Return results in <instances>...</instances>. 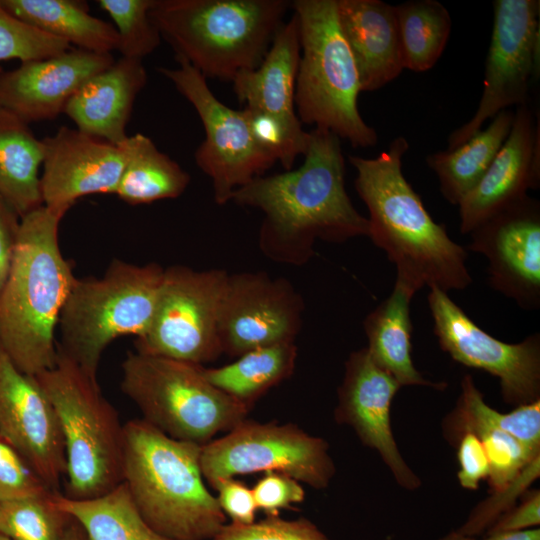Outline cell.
Returning a JSON list of instances; mask_svg holds the SVG:
<instances>
[{"mask_svg":"<svg viewBox=\"0 0 540 540\" xmlns=\"http://www.w3.org/2000/svg\"><path fill=\"white\" fill-rule=\"evenodd\" d=\"M119 146L126 160L115 194L124 202L139 205L174 199L187 189L189 173L161 152L151 138L137 133Z\"/></svg>","mask_w":540,"mask_h":540,"instance_id":"f1b7e54d","label":"cell"},{"mask_svg":"<svg viewBox=\"0 0 540 540\" xmlns=\"http://www.w3.org/2000/svg\"><path fill=\"white\" fill-rule=\"evenodd\" d=\"M427 299L439 346L454 361L497 377L509 405L540 399L539 333L506 343L474 323L446 292L430 288Z\"/></svg>","mask_w":540,"mask_h":540,"instance_id":"5bb4252c","label":"cell"},{"mask_svg":"<svg viewBox=\"0 0 540 540\" xmlns=\"http://www.w3.org/2000/svg\"><path fill=\"white\" fill-rule=\"evenodd\" d=\"M14 17L77 49L94 53L117 50L118 34L111 23L92 16L81 0H0Z\"/></svg>","mask_w":540,"mask_h":540,"instance_id":"484cf974","label":"cell"},{"mask_svg":"<svg viewBox=\"0 0 540 540\" xmlns=\"http://www.w3.org/2000/svg\"><path fill=\"white\" fill-rule=\"evenodd\" d=\"M115 59L111 53L82 49L0 68V108L27 124L55 119L80 86Z\"/></svg>","mask_w":540,"mask_h":540,"instance_id":"ffe728a7","label":"cell"},{"mask_svg":"<svg viewBox=\"0 0 540 540\" xmlns=\"http://www.w3.org/2000/svg\"><path fill=\"white\" fill-rule=\"evenodd\" d=\"M540 525V491L533 489L521 497V502L501 515L486 531V535L519 532Z\"/></svg>","mask_w":540,"mask_h":540,"instance_id":"ee69618b","label":"cell"},{"mask_svg":"<svg viewBox=\"0 0 540 540\" xmlns=\"http://www.w3.org/2000/svg\"><path fill=\"white\" fill-rule=\"evenodd\" d=\"M258 510L266 515H279L281 509L290 508L305 500V490L294 478L277 472H266L252 487Z\"/></svg>","mask_w":540,"mask_h":540,"instance_id":"60d3db41","label":"cell"},{"mask_svg":"<svg viewBox=\"0 0 540 540\" xmlns=\"http://www.w3.org/2000/svg\"><path fill=\"white\" fill-rule=\"evenodd\" d=\"M61 540H89L80 524L71 518Z\"/></svg>","mask_w":540,"mask_h":540,"instance_id":"7dc6e473","label":"cell"},{"mask_svg":"<svg viewBox=\"0 0 540 540\" xmlns=\"http://www.w3.org/2000/svg\"><path fill=\"white\" fill-rule=\"evenodd\" d=\"M408 149L407 139L398 136L375 158L348 157L369 212L368 237L395 265L396 281L415 293L424 286L463 290L472 283L467 252L432 219L406 180L402 158Z\"/></svg>","mask_w":540,"mask_h":540,"instance_id":"7a4b0ae2","label":"cell"},{"mask_svg":"<svg viewBox=\"0 0 540 540\" xmlns=\"http://www.w3.org/2000/svg\"><path fill=\"white\" fill-rule=\"evenodd\" d=\"M121 390L143 420L167 436L203 445L246 419L251 406L211 384L203 366L129 352Z\"/></svg>","mask_w":540,"mask_h":540,"instance_id":"9c48e42d","label":"cell"},{"mask_svg":"<svg viewBox=\"0 0 540 540\" xmlns=\"http://www.w3.org/2000/svg\"><path fill=\"white\" fill-rule=\"evenodd\" d=\"M69 49L67 41L27 25L0 4V61L44 59Z\"/></svg>","mask_w":540,"mask_h":540,"instance_id":"8d00e7d4","label":"cell"},{"mask_svg":"<svg viewBox=\"0 0 540 540\" xmlns=\"http://www.w3.org/2000/svg\"><path fill=\"white\" fill-rule=\"evenodd\" d=\"M0 438L58 492L66 457L57 414L36 378L20 371L1 346Z\"/></svg>","mask_w":540,"mask_h":540,"instance_id":"e0dca14e","label":"cell"},{"mask_svg":"<svg viewBox=\"0 0 540 540\" xmlns=\"http://www.w3.org/2000/svg\"><path fill=\"white\" fill-rule=\"evenodd\" d=\"M539 0H495L484 86L473 117L451 132L447 149L467 141L488 119L511 106L529 104L539 65Z\"/></svg>","mask_w":540,"mask_h":540,"instance_id":"4fadbf2b","label":"cell"},{"mask_svg":"<svg viewBox=\"0 0 540 540\" xmlns=\"http://www.w3.org/2000/svg\"><path fill=\"white\" fill-rule=\"evenodd\" d=\"M42 143L44 206L64 216L81 197L115 194L126 160L120 146L66 126Z\"/></svg>","mask_w":540,"mask_h":540,"instance_id":"d6986e66","label":"cell"},{"mask_svg":"<svg viewBox=\"0 0 540 540\" xmlns=\"http://www.w3.org/2000/svg\"><path fill=\"white\" fill-rule=\"evenodd\" d=\"M513 119L514 111L502 110L492 118L487 128L479 130L463 144L426 157L446 201L458 206L477 185L505 142Z\"/></svg>","mask_w":540,"mask_h":540,"instance_id":"83f0119b","label":"cell"},{"mask_svg":"<svg viewBox=\"0 0 540 540\" xmlns=\"http://www.w3.org/2000/svg\"><path fill=\"white\" fill-rule=\"evenodd\" d=\"M296 360L295 342H283L250 350L218 368L203 367V374L218 389L252 406L256 399L293 374Z\"/></svg>","mask_w":540,"mask_h":540,"instance_id":"1f68e13d","label":"cell"},{"mask_svg":"<svg viewBox=\"0 0 540 540\" xmlns=\"http://www.w3.org/2000/svg\"><path fill=\"white\" fill-rule=\"evenodd\" d=\"M459 470L457 478L462 488L477 490L482 480L489 476V461L479 438L471 432L460 436L455 445Z\"/></svg>","mask_w":540,"mask_h":540,"instance_id":"b9f144b4","label":"cell"},{"mask_svg":"<svg viewBox=\"0 0 540 540\" xmlns=\"http://www.w3.org/2000/svg\"><path fill=\"white\" fill-rule=\"evenodd\" d=\"M300 60V33L293 12L276 33L261 64L238 73L233 91L244 107L272 114L296 130H304L295 109Z\"/></svg>","mask_w":540,"mask_h":540,"instance_id":"cb8c5ba5","label":"cell"},{"mask_svg":"<svg viewBox=\"0 0 540 540\" xmlns=\"http://www.w3.org/2000/svg\"><path fill=\"white\" fill-rule=\"evenodd\" d=\"M200 467L210 485L237 475L277 472L325 489L336 473L325 439L292 423L246 419L201 446Z\"/></svg>","mask_w":540,"mask_h":540,"instance_id":"30bf717a","label":"cell"},{"mask_svg":"<svg viewBox=\"0 0 540 540\" xmlns=\"http://www.w3.org/2000/svg\"><path fill=\"white\" fill-rule=\"evenodd\" d=\"M289 9L287 0H155L149 16L175 58L232 82L261 64Z\"/></svg>","mask_w":540,"mask_h":540,"instance_id":"5b68a950","label":"cell"},{"mask_svg":"<svg viewBox=\"0 0 540 540\" xmlns=\"http://www.w3.org/2000/svg\"><path fill=\"white\" fill-rule=\"evenodd\" d=\"M300 33L295 109L302 124L330 131L355 148L377 144L378 135L361 117L356 65L341 32L337 0H294Z\"/></svg>","mask_w":540,"mask_h":540,"instance_id":"8992f818","label":"cell"},{"mask_svg":"<svg viewBox=\"0 0 540 540\" xmlns=\"http://www.w3.org/2000/svg\"><path fill=\"white\" fill-rule=\"evenodd\" d=\"M155 0H98L113 20L122 57L142 60L160 45L161 35L149 11Z\"/></svg>","mask_w":540,"mask_h":540,"instance_id":"e575fe53","label":"cell"},{"mask_svg":"<svg viewBox=\"0 0 540 540\" xmlns=\"http://www.w3.org/2000/svg\"><path fill=\"white\" fill-rule=\"evenodd\" d=\"M0 540H11V539H9V538H7V537H5L3 535H0Z\"/></svg>","mask_w":540,"mask_h":540,"instance_id":"c3c4849f","label":"cell"},{"mask_svg":"<svg viewBox=\"0 0 540 540\" xmlns=\"http://www.w3.org/2000/svg\"><path fill=\"white\" fill-rule=\"evenodd\" d=\"M147 78L142 60L121 57L84 82L63 113L79 131L119 146L128 137L126 126Z\"/></svg>","mask_w":540,"mask_h":540,"instance_id":"603a6c76","label":"cell"},{"mask_svg":"<svg viewBox=\"0 0 540 540\" xmlns=\"http://www.w3.org/2000/svg\"><path fill=\"white\" fill-rule=\"evenodd\" d=\"M34 377L60 423L66 457L64 496L94 498L122 483L124 424L97 379L58 351L55 365Z\"/></svg>","mask_w":540,"mask_h":540,"instance_id":"52a82bcc","label":"cell"},{"mask_svg":"<svg viewBox=\"0 0 540 540\" xmlns=\"http://www.w3.org/2000/svg\"><path fill=\"white\" fill-rule=\"evenodd\" d=\"M404 69L425 72L441 57L451 32V17L436 0L395 5Z\"/></svg>","mask_w":540,"mask_h":540,"instance_id":"d6a6232c","label":"cell"},{"mask_svg":"<svg viewBox=\"0 0 540 540\" xmlns=\"http://www.w3.org/2000/svg\"><path fill=\"white\" fill-rule=\"evenodd\" d=\"M175 59L178 67L157 70L197 112L205 138L195 151V163L210 178L215 203L225 205L237 188L263 176L276 161L254 141L244 109L223 104L198 70Z\"/></svg>","mask_w":540,"mask_h":540,"instance_id":"7c38bea8","label":"cell"},{"mask_svg":"<svg viewBox=\"0 0 540 540\" xmlns=\"http://www.w3.org/2000/svg\"><path fill=\"white\" fill-rule=\"evenodd\" d=\"M19 225L20 216L0 196V292L12 262Z\"/></svg>","mask_w":540,"mask_h":540,"instance_id":"f6af8a7d","label":"cell"},{"mask_svg":"<svg viewBox=\"0 0 540 540\" xmlns=\"http://www.w3.org/2000/svg\"><path fill=\"white\" fill-rule=\"evenodd\" d=\"M62 217L42 205L20 218L12 262L0 292V346L30 376L55 365V330L76 279L59 247Z\"/></svg>","mask_w":540,"mask_h":540,"instance_id":"3957f363","label":"cell"},{"mask_svg":"<svg viewBox=\"0 0 540 540\" xmlns=\"http://www.w3.org/2000/svg\"><path fill=\"white\" fill-rule=\"evenodd\" d=\"M201 446L143 419L124 424L122 482L148 525L169 540H212L226 524L204 483Z\"/></svg>","mask_w":540,"mask_h":540,"instance_id":"277c9868","label":"cell"},{"mask_svg":"<svg viewBox=\"0 0 540 540\" xmlns=\"http://www.w3.org/2000/svg\"><path fill=\"white\" fill-rule=\"evenodd\" d=\"M243 109L256 144L285 171L291 170L296 158L306 152L309 132L293 129L272 114L248 107Z\"/></svg>","mask_w":540,"mask_h":540,"instance_id":"d590c367","label":"cell"},{"mask_svg":"<svg viewBox=\"0 0 540 540\" xmlns=\"http://www.w3.org/2000/svg\"><path fill=\"white\" fill-rule=\"evenodd\" d=\"M470 425L500 429L514 437L531 457L540 456V399L501 413L485 402L473 377L466 374L455 407L445 416L441 427L446 441L452 445L457 435Z\"/></svg>","mask_w":540,"mask_h":540,"instance_id":"f546056e","label":"cell"},{"mask_svg":"<svg viewBox=\"0 0 540 540\" xmlns=\"http://www.w3.org/2000/svg\"><path fill=\"white\" fill-rule=\"evenodd\" d=\"M401 386L371 359L366 347L350 353L338 388L335 420L351 427L359 440L375 450L396 483L417 490L422 482L403 458L391 426L393 399Z\"/></svg>","mask_w":540,"mask_h":540,"instance_id":"ac0fdd59","label":"cell"},{"mask_svg":"<svg viewBox=\"0 0 540 540\" xmlns=\"http://www.w3.org/2000/svg\"><path fill=\"white\" fill-rule=\"evenodd\" d=\"M416 293L395 281L391 294L364 319L366 347L374 363L403 386H425L438 391L446 382L426 379L411 357L412 323L410 303Z\"/></svg>","mask_w":540,"mask_h":540,"instance_id":"d4e9b609","label":"cell"},{"mask_svg":"<svg viewBox=\"0 0 540 540\" xmlns=\"http://www.w3.org/2000/svg\"><path fill=\"white\" fill-rule=\"evenodd\" d=\"M468 249L486 257L489 285L524 310L540 308V202L530 196L470 233Z\"/></svg>","mask_w":540,"mask_h":540,"instance_id":"2e32d148","label":"cell"},{"mask_svg":"<svg viewBox=\"0 0 540 540\" xmlns=\"http://www.w3.org/2000/svg\"><path fill=\"white\" fill-rule=\"evenodd\" d=\"M228 272L184 265L164 269L153 317L136 337V352L196 365L221 354L218 314Z\"/></svg>","mask_w":540,"mask_h":540,"instance_id":"8fae6325","label":"cell"},{"mask_svg":"<svg viewBox=\"0 0 540 540\" xmlns=\"http://www.w3.org/2000/svg\"><path fill=\"white\" fill-rule=\"evenodd\" d=\"M43 143L29 124L0 108V196L21 217L42 206Z\"/></svg>","mask_w":540,"mask_h":540,"instance_id":"4316f807","label":"cell"},{"mask_svg":"<svg viewBox=\"0 0 540 540\" xmlns=\"http://www.w3.org/2000/svg\"><path fill=\"white\" fill-rule=\"evenodd\" d=\"M539 117L528 105L517 106L510 132L477 183L459 202L460 231L479 224L540 186Z\"/></svg>","mask_w":540,"mask_h":540,"instance_id":"44dd1931","label":"cell"},{"mask_svg":"<svg viewBox=\"0 0 540 540\" xmlns=\"http://www.w3.org/2000/svg\"><path fill=\"white\" fill-rule=\"evenodd\" d=\"M341 32L353 56L361 92L380 89L404 70L395 5L337 0Z\"/></svg>","mask_w":540,"mask_h":540,"instance_id":"7402d4cb","label":"cell"},{"mask_svg":"<svg viewBox=\"0 0 540 540\" xmlns=\"http://www.w3.org/2000/svg\"><path fill=\"white\" fill-rule=\"evenodd\" d=\"M216 489L219 507L232 523L250 524L255 522L257 505L252 488L234 478L217 480L211 485Z\"/></svg>","mask_w":540,"mask_h":540,"instance_id":"7bdbcfd3","label":"cell"},{"mask_svg":"<svg viewBox=\"0 0 540 540\" xmlns=\"http://www.w3.org/2000/svg\"><path fill=\"white\" fill-rule=\"evenodd\" d=\"M302 295L284 277L264 271L228 274L218 314L222 354L295 342L303 323Z\"/></svg>","mask_w":540,"mask_h":540,"instance_id":"9a60e30c","label":"cell"},{"mask_svg":"<svg viewBox=\"0 0 540 540\" xmlns=\"http://www.w3.org/2000/svg\"><path fill=\"white\" fill-rule=\"evenodd\" d=\"M341 139L314 128L297 169L259 176L237 188L231 201L263 214L258 232L262 254L273 262L302 266L317 240L343 243L367 236L368 219L353 206L345 187Z\"/></svg>","mask_w":540,"mask_h":540,"instance_id":"6da1fadb","label":"cell"},{"mask_svg":"<svg viewBox=\"0 0 540 540\" xmlns=\"http://www.w3.org/2000/svg\"><path fill=\"white\" fill-rule=\"evenodd\" d=\"M55 493L0 501V535L11 540H61L71 517L57 506Z\"/></svg>","mask_w":540,"mask_h":540,"instance_id":"836d02e7","label":"cell"},{"mask_svg":"<svg viewBox=\"0 0 540 540\" xmlns=\"http://www.w3.org/2000/svg\"><path fill=\"white\" fill-rule=\"evenodd\" d=\"M539 475L540 456L529 462L504 489L492 492L489 497L476 505L457 531L474 537L487 531L501 515L516 504Z\"/></svg>","mask_w":540,"mask_h":540,"instance_id":"f35d334b","label":"cell"},{"mask_svg":"<svg viewBox=\"0 0 540 540\" xmlns=\"http://www.w3.org/2000/svg\"><path fill=\"white\" fill-rule=\"evenodd\" d=\"M53 492L25 459L0 438V501Z\"/></svg>","mask_w":540,"mask_h":540,"instance_id":"ab89813d","label":"cell"},{"mask_svg":"<svg viewBox=\"0 0 540 540\" xmlns=\"http://www.w3.org/2000/svg\"><path fill=\"white\" fill-rule=\"evenodd\" d=\"M212 540H330L307 518L284 519L279 515L250 524H225Z\"/></svg>","mask_w":540,"mask_h":540,"instance_id":"74e56055","label":"cell"},{"mask_svg":"<svg viewBox=\"0 0 540 540\" xmlns=\"http://www.w3.org/2000/svg\"><path fill=\"white\" fill-rule=\"evenodd\" d=\"M57 506L77 521L89 540H169L153 530L134 504L124 482L89 499H70L59 492Z\"/></svg>","mask_w":540,"mask_h":540,"instance_id":"4dcf8cb0","label":"cell"},{"mask_svg":"<svg viewBox=\"0 0 540 540\" xmlns=\"http://www.w3.org/2000/svg\"><path fill=\"white\" fill-rule=\"evenodd\" d=\"M437 540H540V528H534L519 532L498 533L487 535L483 539H477L474 536L461 534L453 530Z\"/></svg>","mask_w":540,"mask_h":540,"instance_id":"bcb514c9","label":"cell"},{"mask_svg":"<svg viewBox=\"0 0 540 540\" xmlns=\"http://www.w3.org/2000/svg\"><path fill=\"white\" fill-rule=\"evenodd\" d=\"M164 269L151 262L114 260L101 278H76L62 307L57 351L97 379L105 348L116 338L141 335L153 317Z\"/></svg>","mask_w":540,"mask_h":540,"instance_id":"ba28073f","label":"cell"}]
</instances>
